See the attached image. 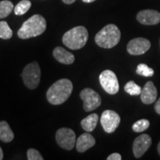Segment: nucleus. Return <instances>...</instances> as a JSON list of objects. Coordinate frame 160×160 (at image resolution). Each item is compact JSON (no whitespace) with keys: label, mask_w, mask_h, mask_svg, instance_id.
I'll list each match as a JSON object with an SVG mask.
<instances>
[{"label":"nucleus","mask_w":160,"mask_h":160,"mask_svg":"<svg viewBox=\"0 0 160 160\" xmlns=\"http://www.w3.org/2000/svg\"><path fill=\"white\" fill-rule=\"evenodd\" d=\"M31 7V2L29 0H22L14 8V13L16 15H24L29 11Z\"/></svg>","instance_id":"19"},{"label":"nucleus","mask_w":160,"mask_h":160,"mask_svg":"<svg viewBox=\"0 0 160 160\" xmlns=\"http://www.w3.org/2000/svg\"><path fill=\"white\" fill-rule=\"evenodd\" d=\"M150 126V122L148 119H142L138 120L132 126V129L136 133H141L147 130Z\"/></svg>","instance_id":"23"},{"label":"nucleus","mask_w":160,"mask_h":160,"mask_svg":"<svg viewBox=\"0 0 160 160\" xmlns=\"http://www.w3.org/2000/svg\"><path fill=\"white\" fill-rule=\"evenodd\" d=\"M13 36V31L5 21L0 22V38L3 39H9Z\"/></svg>","instance_id":"20"},{"label":"nucleus","mask_w":160,"mask_h":160,"mask_svg":"<svg viewBox=\"0 0 160 160\" xmlns=\"http://www.w3.org/2000/svg\"><path fill=\"white\" fill-rule=\"evenodd\" d=\"M84 2H86V3H91V2H93L96 1V0H82Z\"/></svg>","instance_id":"29"},{"label":"nucleus","mask_w":160,"mask_h":160,"mask_svg":"<svg viewBox=\"0 0 160 160\" xmlns=\"http://www.w3.org/2000/svg\"><path fill=\"white\" fill-rule=\"evenodd\" d=\"M151 44L148 39L139 37L131 39L127 45V51L131 55L139 56L145 53L151 48Z\"/></svg>","instance_id":"10"},{"label":"nucleus","mask_w":160,"mask_h":160,"mask_svg":"<svg viewBox=\"0 0 160 160\" xmlns=\"http://www.w3.org/2000/svg\"><path fill=\"white\" fill-rule=\"evenodd\" d=\"M27 157L28 160H43L44 158L37 150L30 148L27 151Z\"/></svg>","instance_id":"24"},{"label":"nucleus","mask_w":160,"mask_h":160,"mask_svg":"<svg viewBox=\"0 0 160 160\" xmlns=\"http://www.w3.org/2000/svg\"><path fill=\"white\" fill-rule=\"evenodd\" d=\"M120 121L119 115L117 112L107 110L105 111L102 114L100 122L102 126L104 131L108 133H111L116 131V129L119 127Z\"/></svg>","instance_id":"9"},{"label":"nucleus","mask_w":160,"mask_h":160,"mask_svg":"<svg viewBox=\"0 0 160 160\" xmlns=\"http://www.w3.org/2000/svg\"><path fill=\"white\" fill-rule=\"evenodd\" d=\"M126 93L131 96H138L141 93L142 88L139 85L136 84L133 81H130L126 83L124 88Z\"/></svg>","instance_id":"21"},{"label":"nucleus","mask_w":160,"mask_h":160,"mask_svg":"<svg viewBox=\"0 0 160 160\" xmlns=\"http://www.w3.org/2000/svg\"><path fill=\"white\" fill-rule=\"evenodd\" d=\"M140 96L142 102L145 105H151L154 102L157 98V89L154 84L151 81L148 82L142 89Z\"/></svg>","instance_id":"13"},{"label":"nucleus","mask_w":160,"mask_h":160,"mask_svg":"<svg viewBox=\"0 0 160 160\" xmlns=\"http://www.w3.org/2000/svg\"><path fill=\"white\" fill-rule=\"evenodd\" d=\"M46 30V21L42 16L36 14L26 20L18 31V37L27 39L42 34Z\"/></svg>","instance_id":"2"},{"label":"nucleus","mask_w":160,"mask_h":160,"mask_svg":"<svg viewBox=\"0 0 160 160\" xmlns=\"http://www.w3.org/2000/svg\"><path fill=\"white\" fill-rule=\"evenodd\" d=\"M3 157H4V154H3L2 149V148L0 147V160L3 159Z\"/></svg>","instance_id":"28"},{"label":"nucleus","mask_w":160,"mask_h":160,"mask_svg":"<svg viewBox=\"0 0 160 160\" xmlns=\"http://www.w3.org/2000/svg\"><path fill=\"white\" fill-rule=\"evenodd\" d=\"M137 19L145 25H157L160 22V13L155 10H143L137 13Z\"/></svg>","instance_id":"12"},{"label":"nucleus","mask_w":160,"mask_h":160,"mask_svg":"<svg viewBox=\"0 0 160 160\" xmlns=\"http://www.w3.org/2000/svg\"><path fill=\"white\" fill-rule=\"evenodd\" d=\"M14 138L13 132L5 121L0 122V140L3 142H11Z\"/></svg>","instance_id":"16"},{"label":"nucleus","mask_w":160,"mask_h":160,"mask_svg":"<svg viewBox=\"0 0 160 160\" xmlns=\"http://www.w3.org/2000/svg\"><path fill=\"white\" fill-rule=\"evenodd\" d=\"M157 151H158V153H159V154L160 156V142L158 144V146H157Z\"/></svg>","instance_id":"30"},{"label":"nucleus","mask_w":160,"mask_h":160,"mask_svg":"<svg viewBox=\"0 0 160 160\" xmlns=\"http://www.w3.org/2000/svg\"><path fill=\"white\" fill-rule=\"evenodd\" d=\"M88 32L84 26H77L67 31L62 37V42L71 50L82 48L87 43Z\"/></svg>","instance_id":"4"},{"label":"nucleus","mask_w":160,"mask_h":160,"mask_svg":"<svg viewBox=\"0 0 160 160\" xmlns=\"http://www.w3.org/2000/svg\"><path fill=\"white\" fill-rule=\"evenodd\" d=\"M56 140L62 148L70 151L73 149L75 145L76 134L72 129L62 128L57 131Z\"/></svg>","instance_id":"8"},{"label":"nucleus","mask_w":160,"mask_h":160,"mask_svg":"<svg viewBox=\"0 0 160 160\" xmlns=\"http://www.w3.org/2000/svg\"><path fill=\"white\" fill-rule=\"evenodd\" d=\"M98 121H99V117L97 113H92V114L88 116L87 117L82 120L81 125L84 131L88 133L94 131L97 127Z\"/></svg>","instance_id":"17"},{"label":"nucleus","mask_w":160,"mask_h":160,"mask_svg":"<svg viewBox=\"0 0 160 160\" xmlns=\"http://www.w3.org/2000/svg\"><path fill=\"white\" fill-rule=\"evenodd\" d=\"M121 32L117 25L109 24L98 32L95 37V42L102 48H112L119 43Z\"/></svg>","instance_id":"3"},{"label":"nucleus","mask_w":160,"mask_h":160,"mask_svg":"<svg viewBox=\"0 0 160 160\" xmlns=\"http://www.w3.org/2000/svg\"><path fill=\"white\" fill-rule=\"evenodd\" d=\"M99 82L102 88L109 94H116L119 90L117 76L111 70H105L99 75Z\"/></svg>","instance_id":"6"},{"label":"nucleus","mask_w":160,"mask_h":160,"mask_svg":"<svg viewBox=\"0 0 160 160\" xmlns=\"http://www.w3.org/2000/svg\"><path fill=\"white\" fill-rule=\"evenodd\" d=\"M76 0H62L64 3L67 4V5H71V4H73Z\"/></svg>","instance_id":"27"},{"label":"nucleus","mask_w":160,"mask_h":160,"mask_svg":"<svg viewBox=\"0 0 160 160\" xmlns=\"http://www.w3.org/2000/svg\"><path fill=\"white\" fill-rule=\"evenodd\" d=\"M53 55L60 63L65 65H71L74 62L75 57L71 52L66 51L62 47H57L53 51Z\"/></svg>","instance_id":"15"},{"label":"nucleus","mask_w":160,"mask_h":160,"mask_svg":"<svg viewBox=\"0 0 160 160\" xmlns=\"http://www.w3.org/2000/svg\"><path fill=\"white\" fill-rule=\"evenodd\" d=\"M14 8L13 3L8 0L0 2V19H4L10 15Z\"/></svg>","instance_id":"18"},{"label":"nucleus","mask_w":160,"mask_h":160,"mask_svg":"<svg viewBox=\"0 0 160 160\" xmlns=\"http://www.w3.org/2000/svg\"><path fill=\"white\" fill-rule=\"evenodd\" d=\"M154 110H155V111L158 113V114L160 115V97H159V99L157 100V102H156V104H155Z\"/></svg>","instance_id":"26"},{"label":"nucleus","mask_w":160,"mask_h":160,"mask_svg":"<svg viewBox=\"0 0 160 160\" xmlns=\"http://www.w3.org/2000/svg\"><path fill=\"white\" fill-rule=\"evenodd\" d=\"M108 160H121L122 156L118 153H113L107 158Z\"/></svg>","instance_id":"25"},{"label":"nucleus","mask_w":160,"mask_h":160,"mask_svg":"<svg viewBox=\"0 0 160 160\" xmlns=\"http://www.w3.org/2000/svg\"><path fill=\"white\" fill-rule=\"evenodd\" d=\"M73 91V84L69 79L58 80L47 91V99L52 105H58L65 102Z\"/></svg>","instance_id":"1"},{"label":"nucleus","mask_w":160,"mask_h":160,"mask_svg":"<svg viewBox=\"0 0 160 160\" xmlns=\"http://www.w3.org/2000/svg\"><path fill=\"white\" fill-rule=\"evenodd\" d=\"M22 77L28 88L31 90L37 88L41 78V70L37 62H33L25 66L22 73Z\"/></svg>","instance_id":"5"},{"label":"nucleus","mask_w":160,"mask_h":160,"mask_svg":"<svg viewBox=\"0 0 160 160\" xmlns=\"http://www.w3.org/2000/svg\"><path fill=\"white\" fill-rule=\"evenodd\" d=\"M152 144L151 137L149 135L141 134L137 137L133 144V155L136 158H140L148 150Z\"/></svg>","instance_id":"11"},{"label":"nucleus","mask_w":160,"mask_h":160,"mask_svg":"<svg viewBox=\"0 0 160 160\" xmlns=\"http://www.w3.org/2000/svg\"><path fill=\"white\" fill-rule=\"evenodd\" d=\"M96 144V140L94 137L90 133H82L78 138L76 142V148L78 152L79 153H84L88 150L94 146Z\"/></svg>","instance_id":"14"},{"label":"nucleus","mask_w":160,"mask_h":160,"mask_svg":"<svg viewBox=\"0 0 160 160\" xmlns=\"http://www.w3.org/2000/svg\"><path fill=\"white\" fill-rule=\"evenodd\" d=\"M80 98L84 102L83 108L87 112L93 111L101 105V97L99 93L93 89H83L80 92Z\"/></svg>","instance_id":"7"},{"label":"nucleus","mask_w":160,"mask_h":160,"mask_svg":"<svg viewBox=\"0 0 160 160\" xmlns=\"http://www.w3.org/2000/svg\"><path fill=\"white\" fill-rule=\"evenodd\" d=\"M137 74L140 76H143V77H151L154 74V71H153V68H150L145 64H139L138 65L137 68Z\"/></svg>","instance_id":"22"}]
</instances>
